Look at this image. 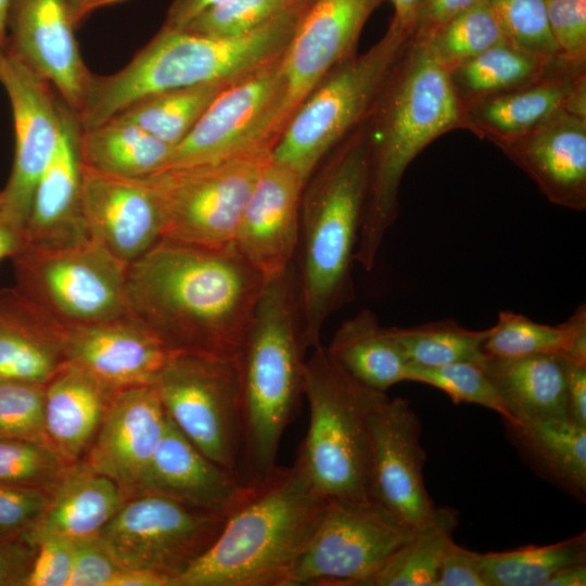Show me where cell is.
<instances>
[{
	"instance_id": "47",
	"label": "cell",
	"mask_w": 586,
	"mask_h": 586,
	"mask_svg": "<svg viewBox=\"0 0 586 586\" xmlns=\"http://www.w3.org/2000/svg\"><path fill=\"white\" fill-rule=\"evenodd\" d=\"M119 570L99 537L74 542V555L67 586H109Z\"/></svg>"
},
{
	"instance_id": "49",
	"label": "cell",
	"mask_w": 586,
	"mask_h": 586,
	"mask_svg": "<svg viewBox=\"0 0 586 586\" xmlns=\"http://www.w3.org/2000/svg\"><path fill=\"white\" fill-rule=\"evenodd\" d=\"M50 496L41 489L0 484V530H14L34 522Z\"/></svg>"
},
{
	"instance_id": "18",
	"label": "cell",
	"mask_w": 586,
	"mask_h": 586,
	"mask_svg": "<svg viewBox=\"0 0 586 586\" xmlns=\"http://www.w3.org/2000/svg\"><path fill=\"white\" fill-rule=\"evenodd\" d=\"M0 82L10 101L15 143L11 175L1 193L25 227L36 184L61 139L64 103L47 80L7 53Z\"/></svg>"
},
{
	"instance_id": "6",
	"label": "cell",
	"mask_w": 586,
	"mask_h": 586,
	"mask_svg": "<svg viewBox=\"0 0 586 586\" xmlns=\"http://www.w3.org/2000/svg\"><path fill=\"white\" fill-rule=\"evenodd\" d=\"M300 16L290 11L238 37L162 26L123 68L111 75L93 74L87 101L76 115L80 128L95 127L145 95L230 82L280 59Z\"/></svg>"
},
{
	"instance_id": "39",
	"label": "cell",
	"mask_w": 586,
	"mask_h": 586,
	"mask_svg": "<svg viewBox=\"0 0 586 586\" xmlns=\"http://www.w3.org/2000/svg\"><path fill=\"white\" fill-rule=\"evenodd\" d=\"M390 333L409 365L436 367L454 362L483 365V343L488 328L471 330L454 319H442L412 327H391Z\"/></svg>"
},
{
	"instance_id": "25",
	"label": "cell",
	"mask_w": 586,
	"mask_h": 586,
	"mask_svg": "<svg viewBox=\"0 0 586 586\" xmlns=\"http://www.w3.org/2000/svg\"><path fill=\"white\" fill-rule=\"evenodd\" d=\"M250 489L251 486L204 456L167 416L162 441L137 495L155 494L228 517Z\"/></svg>"
},
{
	"instance_id": "51",
	"label": "cell",
	"mask_w": 586,
	"mask_h": 586,
	"mask_svg": "<svg viewBox=\"0 0 586 586\" xmlns=\"http://www.w3.org/2000/svg\"><path fill=\"white\" fill-rule=\"evenodd\" d=\"M481 0H422L415 20L412 35L423 39L435 29L475 5Z\"/></svg>"
},
{
	"instance_id": "60",
	"label": "cell",
	"mask_w": 586,
	"mask_h": 586,
	"mask_svg": "<svg viewBox=\"0 0 586 586\" xmlns=\"http://www.w3.org/2000/svg\"><path fill=\"white\" fill-rule=\"evenodd\" d=\"M293 9L303 13L313 0H288Z\"/></svg>"
},
{
	"instance_id": "34",
	"label": "cell",
	"mask_w": 586,
	"mask_h": 586,
	"mask_svg": "<svg viewBox=\"0 0 586 586\" xmlns=\"http://www.w3.org/2000/svg\"><path fill=\"white\" fill-rule=\"evenodd\" d=\"M483 352L491 357L557 355L586 362V305L581 304L563 322L550 326L502 310L488 328Z\"/></svg>"
},
{
	"instance_id": "30",
	"label": "cell",
	"mask_w": 586,
	"mask_h": 586,
	"mask_svg": "<svg viewBox=\"0 0 586 586\" xmlns=\"http://www.w3.org/2000/svg\"><path fill=\"white\" fill-rule=\"evenodd\" d=\"M113 393L69 364L46 384L44 433L64 459H75L90 444Z\"/></svg>"
},
{
	"instance_id": "8",
	"label": "cell",
	"mask_w": 586,
	"mask_h": 586,
	"mask_svg": "<svg viewBox=\"0 0 586 586\" xmlns=\"http://www.w3.org/2000/svg\"><path fill=\"white\" fill-rule=\"evenodd\" d=\"M410 39V34L391 22L368 51L334 66L293 113L271 150V160L306 183L328 154L369 119Z\"/></svg>"
},
{
	"instance_id": "17",
	"label": "cell",
	"mask_w": 586,
	"mask_h": 586,
	"mask_svg": "<svg viewBox=\"0 0 586 586\" xmlns=\"http://www.w3.org/2000/svg\"><path fill=\"white\" fill-rule=\"evenodd\" d=\"M76 28L65 0H11L4 50L47 80L78 115L93 74L79 52Z\"/></svg>"
},
{
	"instance_id": "29",
	"label": "cell",
	"mask_w": 586,
	"mask_h": 586,
	"mask_svg": "<svg viewBox=\"0 0 586 586\" xmlns=\"http://www.w3.org/2000/svg\"><path fill=\"white\" fill-rule=\"evenodd\" d=\"M482 367L517 422L532 419L570 420L563 357L486 356Z\"/></svg>"
},
{
	"instance_id": "1",
	"label": "cell",
	"mask_w": 586,
	"mask_h": 586,
	"mask_svg": "<svg viewBox=\"0 0 586 586\" xmlns=\"http://www.w3.org/2000/svg\"><path fill=\"white\" fill-rule=\"evenodd\" d=\"M266 279L235 245L161 239L127 265L128 309L174 353L238 359Z\"/></svg>"
},
{
	"instance_id": "12",
	"label": "cell",
	"mask_w": 586,
	"mask_h": 586,
	"mask_svg": "<svg viewBox=\"0 0 586 586\" xmlns=\"http://www.w3.org/2000/svg\"><path fill=\"white\" fill-rule=\"evenodd\" d=\"M227 517L155 494L127 501L97 534L119 569L151 571L174 581L220 534Z\"/></svg>"
},
{
	"instance_id": "43",
	"label": "cell",
	"mask_w": 586,
	"mask_h": 586,
	"mask_svg": "<svg viewBox=\"0 0 586 586\" xmlns=\"http://www.w3.org/2000/svg\"><path fill=\"white\" fill-rule=\"evenodd\" d=\"M64 461L50 444L42 441L0 437V484L30 486L58 483L65 473Z\"/></svg>"
},
{
	"instance_id": "20",
	"label": "cell",
	"mask_w": 586,
	"mask_h": 586,
	"mask_svg": "<svg viewBox=\"0 0 586 586\" xmlns=\"http://www.w3.org/2000/svg\"><path fill=\"white\" fill-rule=\"evenodd\" d=\"M175 354L131 314L63 329L65 362L113 392L153 384Z\"/></svg>"
},
{
	"instance_id": "61",
	"label": "cell",
	"mask_w": 586,
	"mask_h": 586,
	"mask_svg": "<svg viewBox=\"0 0 586 586\" xmlns=\"http://www.w3.org/2000/svg\"><path fill=\"white\" fill-rule=\"evenodd\" d=\"M7 575V566L4 564V561L0 557V585L5 583Z\"/></svg>"
},
{
	"instance_id": "50",
	"label": "cell",
	"mask_w": 586,
	"mask_h": 586,
	"mask_svg": "<svg viewBox=\"0 0 586 586\" xmlns=\"http://www.w3.org/2000/svg\"><path fill=\"white\" fill-rule=\"evenodd\" d=\"M436 586H487L481 565V553L466 549L453 540L443 556Z\"/></svg>"
},
{
	"instance_id": "26",
	"label": "cell",
	"mask_w": 586,
	"mask_h": 586,
	"mask_svg": "<svg viewBox=\"0 0 586 586\" xmlns=\"http://www.w3.org/2000/svg\"><path fill=\"white\" fill-rule=\"evenodd\" d=\"M79 130L76 115L64 104L61 139L36 184L25 243L60 244L89 237L80 206Z\"/></svg>"
},
{
	"instance_id": "62",
	"label": "cell",
	"mask_w": 586,
	"mask_h": 586,
	"mask_svg": "<svg viewBox=\"0 0 586 586\" xmlns=\"http://www.w3.org/2000/svg\"><path fill=\"white\" fill-rule=\"evenodd\" d=\"M5 58L4 47L0 43V69Z\"/></svg>"
},
{
	"instance_id": "56",
	"label": "cell",
	"mask_w": 586,
	"mask_h": 586,
	"mask_svg": "<svg viewBox=\"0 0 586 586\" xmlns=\"http://www.w3.org/2000/svg\"><path fill=\"white\" fill-rule=\"evenodd\" d=\"M394 7L392 20L400 29L412 35V28L422 0H388Z\"/></svg>"
},
{
	"instance_id": "52",
	"label": "cell",
	"mask_w": 586,
	"mask_h": 586,
	"mask_svg": "<svg viewBox=\"0 0 586 586\" xmlns=\"http://www.w3.org/2000/svg\"><path fill=\"white\" fill-rule=\"evenodd\" d=\"M566 372V393L570 420L586 428V362L563 357Z\"/></svg>"
},
{
	"instance_id": "54",
	"label": "cell",
	"mask_w": 586,
	"mask_h": 586,
	"mask_svg": "<svg viewBox=\"0 0 586 586\" xmlns=\"http://www.w3.org/2000/svg\"><path fill=\"white\" fill-rule=\"evenodd\" d=\"M226 0H173L163 26L182 28L204 11Z\"/></svg>"
},
{
	"instance_id": "21",
	"label": "cell",
	"mask_w": 586,
	"mask_h": 586,
	"mask_svg": "<svg viewBox=\"0 0 586 586\" xmlns=\"http://www.w3.org/2000/svg\"><path fill=\"white\" fill-rule=\"evenodd\" d=\"M463 109L464 129L499 149L559 112L586 117L585 61L560 55L540 78Z\"/></svg>"
},
{
	"instance_id": "38",
	"label": "cell",
	"mask_w": 586,
	"mask_h": 586,
	"mask_svg": "<svg viewBox=\"0 0 586 586\" xmlns=\"http://www.w3.org/2000/svg\"><path fill=\"white\" fill-rule=\"evenodd\" d=\"M586 563V533L559 543L481 553L487 586H545L558 571Z\"/></svg>"
},
{
	"instance_id": "28",
	"label": "cell",
	"mask_w": 586,
	"mask_h": 586,
	"mask_svg": "<svg viewBox=\"0 0 586 586\" xmlns=\"http://www.w3.org/2000/svg\"><path fill=\"white\" fill-rule=\"evenodd\" d=\"M126 502L125 492L87 463L65 471L43 510L33 522L28 539L72 542L95 536Z\"/></svg>"
},
{
	"instance_id": "10",
	"label": "cell",
	"mask_w": 586,
	"mask_h": 586,
	"mask_svg": "<svg viewBox=\"0 0 586 586\" xmlns=\"http://www.w3.org/2000/svg\"><path fill=\"white\" fill-rule=\"evenodd\" d=\"M271 150L149 175L163 212L161 239L205 249L234 244L239 222Z\"/></svg>"
},
{
	"instance_id": "22",
	"label": "cell",
	"mask_w": 586,
	"mask_h": 586,
	"mask_svg": "<svg viewBox=\"0 0 586 586\" xmlns=\"http://www.w3.org/2000/svg\"><path fill=\"white\" fill-rule=\"evenodd\" d=\"M166 417L154 384L115 391L86 463L125 494L138 493L162 441Z\"/></svg>"
},
{
	"instance_id": "48",
	"label": "cell",
	"mask_w": 586,
	"mask_h": 586,
	"mask_svg": "<svg viewBox=\"0 0 586 586\" xmlns=\"http://www.w3.org/2000/svg\"><path fill=\"white\" fill-rule=\"evenodd\" d=\"M36 545L39 551L25 585L67 586L73 563L74 542L48 537Z\"/></svg>"
},
{
	"instance_id": "3",
	"label": "cell",
	"mask_w": 586,
	"mask_h": 586,
	"mask_svg": "<svg viewBox=\"0 0 586 586\" xmlns=\"http://www.w3.org/2000/svg\"><path fill=\"white\" fill-rule=\"evenodd\" d=\"M369 168L367 120L328 154L304 187L296 282L307 348L320 345L326 320L354 297L352 269Z\"/></svg>"
},
{
	"instance_id": "9",
	"label": "cell",
	"mask_w": 586,
	"mask_h": 586,
	"mask_svg": "<svg viewBox=\"0 0 586 586\" xmlns=\"http://www.w3.org/2000/svg\"><path fill=\"white\" fill-rule=\"evenodd\" d=\"M12 259L15 288L64 324L130 314L127 265L89 237L60 244L25 243Z\"/></svg>"
},
{
	"instance_id": "33",
	"label": "cell",
	"mask_w": 586,
	"mask_h": 586,
	"mask_svg": "<svg viewBox=\"0 0 586 586\" xmlns=\"http://www.w3.org/2000/svg\"><path fill=\"white\" fill-rule=\"evenodd\" d=\"M171 151L170 145L139 126L116 118L89 129L80 128L78 135L81 164L118 176L144 177L157 173Z\"/></svg>"
},
{
	"instance_id": "4",
	"label": "cell",
	"mask_w": 586,
	"mask_h": 586,
	"mask_svg": "<svg viewBox=\"0 0 586 586\" xmlns=\"http://www.w3.org/2000/svg\"><path fill=\"white\" fill-rule=\"evenodd\" d=\"M306 349L291 265L266 281L238 356L240 476L245 485L260 483L278 467L282 434L304 395Z\"/></svg>"
},
{
	"instance_id": "5",
	"label": "cell",
	"mask_w": 586,
	"mask_h": 586,
	"mask_svg": "<svg viewBox=\"0 0 586 586\" xmlns=\"http://www.w3.org/2000/svg\"><path fill=\"white\" fill-rule=\"evenodd\" d=\"M329 501L297 466L277 467L251 486L177 586H288Z\"/></svg>"
},
{
	"instance_id": "24",
	"label": "cell",
	"mask_w": 586,
	"mask_h": 586,
	"mask_svg": "<svg viewBox=\"0 0 586 586\" xmlns=\"http://www.w3.org/2000/svg\"><path fill=\"white\" fill-rule=\"evenodd\" d=\"M500 150L551 203L586 208V117L559 112Z\"/></svg>"
},
{
	"instance_id": "45",
	"label": "cell",
	"mask_w": 586,
	"mask_h": 586,
	"mask_svg": "<svg viewBox=\"0 0 586 586\" xmlns=\"http://www.w3.org/2000/svg\"><path fill=\"white\" fill-rule=\"evenodd\" d=\"M46 384L0 380V437L42 441Z\"/></svg>"
},
{
	"instance_id": "11",
	"label": "cell",
	"mask_w": 586,
	"mask_h": 586,
	"mask_svg": "<svg viewBox=\"0 0 586 586\" xmlns=\"http://www.w3.org/2000/svg\"><path fill=\"white\" fill-rule=\"evenodd\" d=\"M153 384L166 415L183 435L241 481L238 359L176 353Z\"/></svg>"
},
{
	"instance_id": "55",
	"label": "cell",
	"mask_w": 586,
	"mask_h": 586,
	"mask_svg": "<svg viewBox=\"0 0 586 586\" xmlns=\"http://www.w3.org/2000/svg\"><path fill=\"white\" fill-rule=\"evenodd\" d=\"M109 586H175V583L169 577L151 571L119 569Z\"/></svg>"
},
{
	"instance_id": "14",
	"label": "cell",
	"mask_w": 586,
	"mask_h": 586,
	"mask_svg": "<svg viewBox=\"0 0 586 586\" xmlns=\"http://www.w3.org/2000/svg\"><path fill=\"white\" fill-rule=\"evenodd\" d=\"M280 59L228 84L161 170L272 150L271 131L282 92Z\"/></svg>"
},
{
	"instance_id": "27",
	"label": "cell",
	"mask_w": 586,
	"mask_h": 586,
	"mask_svg": "<svg viewBox=\"0 0 586 586\" xmlns=\"http://www.w3.org/2000/svg\"><path fill=\"white\" fill-rule=\"evenodd\" d=\"M63 329L16 288L0 291V380L47 384L66 364Z\"/></svg>"
},
{
	"instance_id": "40",
	"label": "cell",
	"mask_w": 586,
	"mask_h": 586,
	"mask_svg": "<svg viewBox=\"0 0 586 586\" xmlns=\"http://www.w3.org/2000/svg\"><path fill=\"white\" fill-rule=\"evenodd\" d=\"M417 40L423 41L433 58L449 72L507 39L491 9L481 0Z\"/></svg>"
},
{
	"instance_id": "19",
	"label": "cell",
	"mask_w": 586,
	"mask_h": 586,
	"mask_svg": "<svg viewBox=\"0 0 586 586\" xmlns=\"http://www.w3.org/2000/svg\"><path fill=\"white\" fill-rule=\"evenodd\" d=\"M80 206L89 238L126 265L161 240L163 212L148 176L125 177L81 164Z\"/></svg>"
},
{
	"instance_id": "16",
	"label": "cell",
	"mask_w": 586,
	"mask_h": 586,
	"mask_svg": "<svg viewBox=\"0 0 586 586\" xmlns=\"http://www.w3.org/2000/svg\"><path fill=\"white\" fill-rule=\"evenodd\" d=\"M371 499L404 524L426 522L436 506L423 480L426 455L420 420L409 400L384 397L370 416Z\"/></svg>"
},
{
	"instance_id": "7",
	"label": "cell",
	"mask_w": 586,
	"mask_h": 586,
	"mask_svg": "<svg viewBox=\"0 0 586 586\" xmlns=\"http://www.w3.org/2000/svg\"><path fill=\"white\" fill-rule=\"evenodd\" d=\"M309 424L294 464L330 500L369 501L370 416L386 393L349 377L321 344L305 361Z\"/></svg>"
},
{
	"instance_id": "32",
	"label": "cell",
	"mask_w": 586,
	"mask_h": 586,
	"mask_svg": "<svg viewBox=\"0 0 586 586\" xmlns=\"http://www.w3.org/2000/svg\"><path fill=\"white\" fill-rule=\"evenodd\" d=\"M329 356L355 381L377 392L407 381L408 361L388 328L361 309L345 320L326 347Z\"/></svg>"
},
{
	"instance_id": "23",
	"label": "cell",
	"mask_w": 586,
	"mask_h": 586,
	"mask_svg": "<svg viewBox=\"0 0 586 586\" xmlns=\"http://www.w3.org/2000/svg\"><path fill=\"white\" fill-rule=\"evenodd\" d=\"M305 184L294 171L270 157L245 205L234 245L266 281L292 265Z\"/></svg>"
},
{
	"instance_id": "35",
	"label": "cell",
	"mask_w": 586,
	"mask_h": 586,
	"mask_svg": "<svg viewBox=\"0 0 586 586\" xmlns=\"http://www.w3.org/2000/svg\"><path fill=\"white\" fill-rule=\"evenodd\" d=\"M555 59L539 58L505 40L448 73L464 107L540 78Z\"/></svg>"
},
{
	"instance_id": "13",
	"label": "cell",
	"mask_w": 586,
	"mask_h": 586,
	"mask_svg": "<svg viewBox=\"0 0 586 586\" xmlns=\"http://www.w3.org/2000/svg\"><path fill=\"white\" fill-rule=\"evenodd\" d=\"M413 528L373 500H330L288 586H368Z\"/></svg>"
},
{
	"instance_id": "36",
	"label": "cell",
	"mask_w": 586,
	"mask_h": 586,
	"mask_svg": "<svg viewBox=\"0 0 586 586\" xmlns=\"http://www.w3.org/2000/svg\"><path fill=\"white\" fill-rule=\"evenodd\" d=\"M458 512L436 507L432 517L413 528L369 581L368 586H436L443 556L453 542Z\"/></svg>"
},
{
	"instance_id": "44",
	"label": "cell",
	"mask_w": 586,
	"mask_h": 586,
	"mask_svg": "<svg viewBox=\"0 0 586 586\" xmlns=\"http://www.w3.org/2000/svg\"><path fill=\"white\" fill-rule=\"evenodd\" d=\"M290 11L297 12L288 0H226L194 17L182 29L214 37H238Z\"/></svg>"
},
{
	"instance_id": "41",
	"label": "cell",
	"mask_w": 586,
	"mask_h": 586,
	"mask_svg": "<svg viewBox=\"0 0 586 586\" xmlns=\"http://www.w3.org/2000/svg\"><path fill=\"white\" fill-rule=\"evenodd\" d=\"M407 381L436 387L451 400L480 405L496 411L505 422L515 423L482 365L454 362L436 367L408 366Z\"/></svg>"
},
{
	"instance_id": "59",
	"label": "cell",
	"mask_w": 586,
	"mask_h": 586,
	"mask_svg": "<svg viewBox=\"0 0 586 586\" xmlns=\"http://www.w3.org/2000/svg\"><path fill=\"white\" fill-rule=\"evenodd\" d=\"M11 0H0V43L4 47L7 17Z\"/></svg>"
},
{
	"instance_id": "58",
	"label": "cell",
	"mask_w": 586,
	"mask_h": 586,
	"mask_svg": "<svg viewBox=\"0 0 586 586\" xmlns=\"http://www.w3.org/2000/svg\"><path fill=\"white\" fill-rule=\"evenodd\" d=\"M586 563L566 566L558 571L545 586H585Z\"/></svg>"
},
{
	"instance_id": "42",
	"label": "cell",
	"mask_w": 586,
	"mask_h": 586,
	"mask_svg": "<svg viewBox=\"0 0 586 586\" xmlns=\"http://www.w3.org/2000/svg\"><path fill=\"white\" fill-rule=\"evenodd\" d=\"M506 39L543 59L561 55L550 31L546 0H484Z\"/></svg>"
},
{
	"instance_id": "31",
	"label": "cell",
	"mask_w": 586,
	"mask_h": 586,
	"mask_svg": "<svg viewBox=\"0 0 586 586\" xmlns=\"http://www.w3.org/2000/svg\"><path fill=\"white\" fill-rule=\"evenodd\" d=\"M505 424L519 454L539 476L585 501L586 428L566 419H532Z\"/></svg>"
},
{
	"instance_id": "46",
	"label": "cell",
	"mask_w": 586,
	"mask_h": 586,
	"mask_svg": "<svg viewBox=\"0 0 586 586\" xmlns=\"http://www.w3.org/2000/svg\"><path fill=\"white\" fill-rule=\"evenodd\" d=\"M548 23L562 56L586 61V0H546Z\"/></svg>"
},
{
	"instance_id": "2",
	"label": "cell",
	"mask_w": 586,
	"mask_h": 586,
	"mask_svg": "<svg viewBox=\"0 0 586 586\" xmlns=\"http://www.w3.org/2000/svg\"><path fill=\"white\" fill-rule=\"evenodd\" d=\"M464 129V109L448 71L411 37L368 119L370 168L355 262L370 271L399 212L402 178L433 140Z\"/></svg>"
},
{
	"instance_id": "15",
	"label": "cell",
	"mask_w": 586,
	"mask_h": 586,
	"mask_svg": "<svg viewBox=\"0 0 586 586\" xmlns=\"http://www.w3.org/2000/svg\"><path fill=\"white\" fill-rule=\"evenodd\" d=\"M384 0H313L301 14L280 59L282 92L275 117L273 145L316 85L353 56L364 25Z\"/></svg>"
},
{
	"instance_id": "53",
	"label": "cell",
	"mask_w": 586,
	"mask_h": 586,
	"mask_svg": "<svg viewBox=\"0 0 586 586\" xmlns=\"http://www.w3.org/2000/svg\"><path fill=\"white\" fill-rule=\"evenodd\" d=\"M24 244V226L12 215L0 190V259L12 257Z\"/></svg>"
},
{
	"instance_id": "37",
	"label": "cell",
	"mask_w": 586,
	"mask_h": 586,
	"mask_svg": "<svg viewBox=\"0 0 586 586\" xmlns=\"http://www.w3.org/2000/svg\"><path fill=\"white\" fill-rule=\"evenodd\" d=\"M230 82L155 92L135 101L112 118L135 124L174 149Z\"/></svg>"
},
{
	"instance_id": "57",
	"label": "cell",
	"mask_w": 586,
	"mask_h": 586,
	"mask_svg": "<svg viewBox=\"0 0 586 586\" xmlns=\"http://www.w3.org/2000/svg\"><path fill=\"white\" fill-rule=\"evenodd\" d=\"M72 18L78 27L91 13L99 9L119 4L127 0H65Z\"/></svg>"
}]
</instances>
